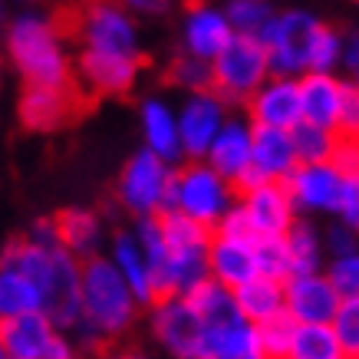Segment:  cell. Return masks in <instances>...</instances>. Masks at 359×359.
I'll return each instance as SVG.
<instances>
[{
  "instance_id": "27",
  "label": "cell",
  "mask_w": 359,
  "mask_h": 359,
  "mask_svg": "<svg viewBox=\"0 0 359 359\" xmlns=\"http://www.w3.org/2000/svg\"><path fill=\"white\" fill-rule=\"evenodd\" d=\"M287 244V261H290V277H306V273H323V238L313 221L297 218L294 228L283 234ZM287 277V280H290Z\"/></svg>"
},
{
  "instance_id": "17",
  "label": "cell",
  "mask_w": 359,
  "mask_h": 359,
  "mask_svg": "<svg viewBox=\"0 0 359 359\" xmlns=\"http://www.w3.org/2000/svg\"><path fill=\"white\" fill-rule=\"evenodd\" d=\"M79 99L69 89H46V86H33L20 93V102H17V116H20V126L30 132H56L60 126L76 116Z\"/></svg>"
},
{
  "instance_id": "34",
  "label": "cell",
  "mask_w": 359,
  "mask_h": 359,
  "mask_svg": "<svg viewBox=\"0 0 359 359\" xmlns=\"http://www.w3.org/2000/svg\"><path fill=\"white\" fill-rule=\"evenodd\" d=\"M330 330H333V337H337L339 356L359 359V297L339 300L337 313L330 320Z\"/></svg>"
},
{
  "instance_id": "43",
  "label": "cell",
  "mask_w": 359,
  "mask_h": 359,
  "mask_svg": "<svg viewBox=\"0 0 359 359\" xmlns=\"http://www.w3.org/2000/svg\"><path fill=\"white\" fill-rule=\"evenodd\" d=\"M339 135H359V89L346 79L343 89V112H339Z\"/></svg>"
},
{
  "instance_id": "11",
  "label": "cell",
  "mask_w": 359,
  "mask_h": 359,
  "mask_svg": "<svg viewBox=\"0 0 359 359\" xmlns=\"http://www.w3.org/2000/svg\"><path fill=\"white\" fill-rule=\"evenodd\" d=\"M290 205H294L297 218L304 215H337L339 205V188H343V175L337 165H297V172L283 182Z\"/></svg>"
},
{
  "instance_id": "40",
  "label": "cell",
  "mask_w": 359,
  "mask_h": 359,
  "mask_svg": "<svg viewBox=\"0 0 359 359\" xmlns=\"http://www.w3.org/2000/svg\"><path fill=\"white\" fill-rule=\"evenodd\" d=\"M323 254H330V261H337V257H349V254H359V238L356 231L343 224V221H333L323 234Z\"/></svg>"
},
{
  "instance_id": "19",
  "label": "cell",
  "mask_w": 359,
  "mask_h": 359,
  "mask_svg": "<svg viewBox=\"0 0 359 359\" xmlns=\"http://www.w3.org/2000/svg\"><path fill=\"white\" fill-rule=\"evenodd\" d=\"M250 135H254V126L248 119L228 116V122L221 126V132L215 135V142H211V149L205 155V165L215 175H221L231 188L250 168Z\"/></svg>"
},
{
  "instance_id": "14",
  "label": "cell",
  "mask_w": 359,
  "mask_h": 359,
  "mask_svg": "<svg viewBox=\"0 0 359 359\" xmlns=\"http://www.w3.org/2000/svg\"><path fill=\"white\" fill-rule=\"evenodd\" d=\"M238 205H241V211H244V218H248V228H250V234H254V241L283 238L297 221L290 195H287V188L277 185V182H267V185L241 195Z\"/></svg>"
},
{
  "instance_id": "36",
  "label": "cell",
  "mask_w": 359,
  "mask_h": 359,
  "mask_svg": "<svg viewBox=\"0 0 359 359\" xmlns=\"http://www.w3.org/2000/svg\"><path fill=\"white\" fill-rule=\"evenodd\" d=\"M254 264H257V277L283 283L290 277V261H287V244L283 238L273 241H254Z\"/></svg>"
},
{
  "instance_id": "50",
  "label": "cell",
  "mask_w": 359,
  "mask_h": 359,
  "mask_svg": "<svg viewBox=\"0 0 359 359\" xmlns=\"http://www.w3.org/2000/svg\"><path fill=\"white\" fill-rule=\"evenodd\" d=\"M353 231H356V238H359V218H356V224H353Z\"/></svg>"
},
{
  "instance_id": "2",
  "label": "cell",
  "mask_w": 359,
  "mask_h": 359,
  "mask_svg": "<svg viewBox=\"0 0 359 359\" xmlns=\"http://www.w3.org/2000/svg\"><path fill=\"white\" fill-rule=\"evenodd\" d=\"M79 323L73 327L79 346L99 349L106 339L122 337L135 323L139 304L129 294V287L122 283L109 257H93L79 271Z\"/></svg>"
},
{
  "instance_id": "41",
  "label": "cell",
  "mask_w": 359,
  "mask_h": 359,
  "mask_svg": "<svg viewBox=\"0 0 359 359\" xmlns=\"http://www.w3.org/2000/svg\"><path fill=\"white\" fill-rule=\"evenodd\" d=\"M211 234H215V238H224V241H244V244H254V234H250L248 218H244V211H241L238 201L224 211V218L218 221V228L211 231Z\"/></svg>"
},
{
  "instance_id": "47",
  "label": "cell",
  "mask_w": 359,
  "mask_h": 359,
  "mask_svg": "<svg viewBox=\"0 0 359 359\" xmlns=\"http://www.w3.org/2000/svg\"><path fill=\"white\" fill-rule=\"evenodd\" d=\"M132 11H145V13H165V11H168V4H155V0H135V4H132Z\"/></svg>"
},
{
  "instance_id": "23",
  "label": "cell",
  "mask_w": 359,
  "mask_h": 359,
  "mask_svg": "<svg viewBox=\"0 0 359 359\" xmlns=\"http://www.w3.org/2000/svg\"><path fill=\"white\" fill-rule=\"evenodd\" d=\"M250 168L261 175L264 182L283 185L297 172V155H294L290 132L254 129V135H250Z\"/></svg>"
},
{
  "instance_id": "4",
  "label": "cell",
  "mask_w": 359,
  "mask_h": 359,
  "mask_svg": "<svg viewBox=\"0 0 359 359\" xmlns=\"http://www.w3.org/2000/svg\"><path fill=\"white\" fill-rule=\"evenodd\" d=\"M323 30V20L310 11H277L271 23L257 33V43L267 50L271 76L300 79L310 69V50L316 33Z\"/></svg>"
},
{
  "instance_id": "28",
  "label": "cell",
  "mask_w": 359,
  "mask_h": 359,
  "mask_svg": "<svg viewBox=\"0 0 359 359\" xmlns=\"http://www.w3.org/2000/svg\"><path fill=\"white\" fill-rule=\"evenodd\" d=\"M234 304H238V313L248 320L250 327H261V323L283 313V283L267 280V277H254L250 283L234 290Z\"/></svg>"
},
{
  "instance_id": "38",
  "label": "cell",
  "mask_w": 359,
  "mask_h": 359,
  "mask_svg": "<svg viewBox=\"0 0 359 359\" xmlns=\"http://www.w3.org/2000/svg\"><path fill=\"white\" fill-rule=\"evenodd\" d=\"M339 60H343V33L323 23V30L316 33V43L310 50V69L306 73H333Z\"/></svg>"
},
{
  "instance_id": "45",
  "label": "cell",
  "mask_w": 359,
  "mask_h": 359,
  "mask_svg": "<svg viewBox=\"0 0 359 359\" xmlns=\"http://www.w3.org/2000/svg\"><path fill=\"white\" fill-rule=\"evenodd\" d=\"M23 241H30L36 248H46V250H56L60 248V231H56V218H36L27 228Z\"/></svg>"
},
{
  "instance_id": "52",
  "label": "cell",
  "mask_w": 359,
  "mask_h": 359,
  "mask_svg": "<svg viewBox=\"0 0 359 359\" xmlns=\"http://www.w3.org/2000/svg\"><path fill=\"white\" fill-rule=\"evenodd\" d=\"M0 359H7V356H4V349H0Z\"/></svg>"
},
{
  "instance_id": "33",
  "label": "cell",
  "mask_w": 359,
  "mask_h": 359,
  "mask_svg": "<svg viewBox=\"0 0 359 359\" xmlns=\"http://www.w3.org/2000/svg\"><path fill=\"white\" fill-rule=\"evenodd\" d=\"M224 17H228L231 30L238 33V36H257V33L271 23L273 11L271 4H264V0H231L228 7H221Z\"/></svg>"
},
{
  "instance_id": "22",
  "label": "cell",
  "mask_w": 359,
  "mask_h": 359,
  "mask_svg": "<svg viewBox=\"0 0 359 359\" xmlns=\"http://www.w3.org/2000/svg\"><path fill=\"white\" fill-rule=\"evenodd\" d=\"M257 277V264H254V244L244 241H224L211 234L208 244V280H215L224 290H238L244 283Z\"/></svg>"
},
{
  "instance_id": "51",
  "label": "cell",
  "mask_w": 359,
  "mask_h": 359,
  "mask_svg": "<svg viewBox=\"0 0 359 359\" xmlns=\"http://www.w3.org/2000/svg\"><path fill=\"white\" fill-rule=\"evenodd\" d=\"M0 23H4V7H0Z\"/></svg>"
},
{
  "instance_id": "18",
  "label": "cell",
  "mask_w": 359,
  "mask_h": 359,
  "mask_svg": "<svg viewBox=\"0 0 359 359\" xmlns=\"http://www.w3.org/2000/svg\"><path fill=\"white\" fill-rule=\"evenodd\" d=\"M297 86H300L304 122L339 135V112H343L346 79H339L337 73H304V76L297 79Z\"/></svg>"
},
{
  "instance_id": "39",
  "label": "cell",
  "mask_w": 359,
  "mask_h": 359,
  "mask_svg": "<svg viewBox=\"0 0 359 359\" xmlns=\"http://www.w3.org/2000/svg\"><path fill=\"white\" fill-rule=\"evenodd\" d=\"M323 277H327L330 287L337 290L339 300H353V297H359V254L330 261L327 271H323Z\"/></svg>"
},
{
  "instance_id": "46",
  "label": "cell",
  "mask_w": 359,
  "mask_h": 359,
  "mask_svg": "<svg viewBox=\"0 0 359 359\" xmlns=\"http://www.w3.org/2000/svg\"><path fill=\"white\" fill-rule=\"evenodd\" d=\"M339 66H346L349 73L359 69V30L343 33V60H339Z\"/></svg>"
},
{
  "instance_id": "35",
  "label": "cell",
  "mask_w": 359,
  "mask_h": 359,
  "mask_svg": "<svg viewBox=\"0 0 359 359\" xmlns=\"http://www.w3.org/2000/svg\"><path fill=\"white\" fill-rule=\"evenodd\" d=\"M257 330V346H261V359H287L290 356V343H294L297 323L287 313L273 316Z\"/></svg>"
},
{
  "instance_id": "42",
  "label": "cell",
  "mask_w": 359,
  "mask_h": 359,
  "mask_svg": "<svg viewBox=\"0 0 359 359\" xmlns=\"http://www.w3.org/2000/svg\"><path fill=\"white\" fill-rule=\"evenodd\" d=\"M359 218V175H343V188H339V205H337V221L343 224H356Z\"/></svg>"
},
{
  "instance_id": "26",
  "label": "cell",
  "mask_w": 359,
  "mask_h": 359,
  "mask_svg": "<svg viewBox=\"0 0 359 359\" xmlns=\"http://www.w3.org/2000/svg\"><path fill=\"white\" fill-rule=\"evenodd\" d=\"M109 264L116 267V273L122 277V283L129 287V294L135 297L139 306H152L155 304V290L152 280H149V267H145V257L139 250V241L132 231H119L112 238L109 248Z\"/></svg>"
},
{
  "instance_id": "44",
  "label": "cell",
  "mask_w": 359,
  "mask_h": 359,
  "mask_svg": "<svg viewBox=\"0 0 359 359\" xmlns=\"http://www.w3.org/2000/svg\"><path fill=\"white\" fill-rule=\"evenodd\" d=\"M333 165H337L339 175H359V139L356 135H339Z\"/></svg>"
},
{
  "instance_id": "53",
  "label": "cell",
  "mask_w": 359,
  "mask_h": 359,
  "mask_svg": "<svg viewBox=\"0 0 359 359\" xmlns=\"http://www.w3.org/2000/svg\"><path fill=\"white\" fill-rule=\"evenodd\" d=\"M73 359H79V356H73Z\"/></svg>"
},
{
  "instance_id": "37",
  "label": "cell",
  "mask_w": 359,
  "mask_h": 359,
  "mask_svg": "<svg viewBox=\"0 0 359 359\" xmlns=\"http://www.w3.org/2000/svg\"><path fill=\"white\" fill-rule=\"evenodd\" d=\"M168 79L178 89H188V96L211 93V63H201L191 56H175L172 66H168Z\"/></svg>"
},
{
  "instance_id": "13",
  "label": "cell",
  "mask_w": 359,
  "mask_h": 359,
  "mask_svg": "<svg viewBox=\"0 0 359 359\" xmlns=\"http://www.w3.org/2000/svg\"><path fill=\"white\" fill-rule=\"evenodd\" d=\"M339 297L323 273H306L283 280V313L297 327H330Z\"/></svg>"
},
{
  "instance_id": "5",
  "label": "cell",
  "mask_w": 359,
  "mask_h": 359,
  "mask_svg": "<svg viewBox=\"0 0 359 359\" xmlns=\"http://www.w3.org/2000/svg\"><path fill=\"white\" fill-rule=\"evenodd\" d=\"M172 182H175L172 165H165L152 152L139 149L119 172L116 201L135 221L162 218L165 211H172Z\"/></svg>"
},
{
  "instance_id": "49",
  "label": "cell",
  "mask_w": 359,
  "mask_h": 359,
  "mask_svg": "<svg viewBox=\"0 0 359 359\" xmlns=\"http://www.w3.org/2000/svg\"><path fill=\"white\" fill-rule=\"evenodd\" d=\"M349 83H353V86L359 89V69H356V73H353V79H349Z\"/></svg>"
},
{
  "instance_id": "48",
  "label": "cell",
  "mask_w": 359,
  "mask_h": 359,
  "mask_svg": "<svg viewBox=\"0 0 359 359\" xmlns=\"http://www.w3.org/2000/svg\"><path fill=\"white\" fill-rule=\"evenodd\" d=\"M102 359H145V356L135 353V349H119V353H106Z\"/></svg>"
},
{
  "instance_id": "6",
  "label": "cell",
  "mask_w": 359,
  "mask_h": 359,
  "mask_svg": "<svg viewBox=\"0 0 359 359\" xmlns=\"http://www.w3.org/2000/svg\"><path fill=\"white\" fill-rule=\"evenodd\" d=\"M271 79L267 50L257 36H231V43L211 63V93L224 106H248V99Z\"/></svg>"
},
{
  "instance_id": "16",
  "label": "cell",
  "mask_w": 359,
  "mask_h": 359,
  "mask_svg": "<svg viewBox=\"0 0 359 359\" xmlns=\"http://www.w3.org/2000/svg\"><path fill=\"white\" fill-rule=\"evenodd\" d=\"M142 73V56H109L79 50L76 76L96 96H126Z\"/></svg>"
},
{
  "instance_id": "29",
  "label": "cell",
  "mask_w": 359,
  "mask_h": 359,
  "mask_svg": "<svg viewBox=\"0 0 359 359\" xmlns=\"http://www.w3.org/2000/svg\"><path fill=\"white\" fill-rule=\"evenodd\" d=\"M27 313H40V290L20 271L0 267V323Z\"/></svg>"
},
{
  "instance_id": "10",
  "label": "cell",
  "mask_w": 359,
  "mask_h": 359,
  "mask_svg": "<svg viewBox=\"0 0 359 359\" xmlns=\"http://www.w3.org/2000/svg\"><path fill=\"white\" fill-rule=\"evenodd\" d=\"M175 116H178L182 162H205L215 135L228 122V106L215 93H195L182 102V109H175Z\"/></svg>"
},
{
  "instance_id": "7",
  "label": "cell",
  "mask_w": 359,
  "mask_h": 359,
  "mask_svg": "<svg viewBox=\"0 0 359 359\" xmlns=\"http://www.w3.org/2000/svg\"><path fill=\"white\" fill-rule=\"evenodd\" d=\"M234 188L215 175L205 162H185L175 168L172 182V211L185 215L188 221L201 224L205 231H215L224 211L234 205Z\"/></svg>"
},
{
  "instance_id": "3",
  "label": "cell",
  "mask_w": 359,
  "mask_h": 359,
  "mask_svg": "<svg viewBox=\"0 0 359 359\" xmlns=\"http://www.w3.org/2000/svg\"><path fill=\"white\" fill-rule=\"evenodd\" d=\"M7 56L20 73L27 89H69L73 86V63L63 46L60 27L36 11L17 13L7 27Z\"/></svg>"
},
{
  "instance_id": "8",
  "label": "cell",
  "mask_w": 359,
  "mask_h": 359,
  "mask_svg": "<svg viewBox=\"0 0 359 359\" xmlns=\"http://www.w3.org/2000/svg\"><path fill=\"white\" fill-rule=\"evenodd\" d=\"M79 43L83 50L109 56H142L139 30L129 11L116 4H93L79 17Z\"/></svg>"
},
{
  "instance_id": "15",
  "label": "cell",
  "mask_w": 359,
  "mask_h": 359,
  "mask_svg": "<svg viewBox=\"0 0 359 359\" xmlns=\"http://www.w3.org/2000/svg\"><path fill=\"white\" fill-rule=\"evenodd\" d=\"M231 36H234V30H231L221 7L195 4L185 11V20H182V56L215 63V56L231 43Z\"/></svg>"
},
{
  "instance_id": "31",
  "label": "cell",
  "mask_w": 359,
  "mask_h": 359,
  "mask_svg": "<svg viewBox=\"0 0 359 359\" xmlns=\"http://www.w3.org/2000/svg\"><path fill=\"white\" fill-rule=\"evenodd\" d=\"M185 300L191 304V310L201 316V323H205V327H218V323H224V320L241 316L238 313V304H234V294H231V290H224V287H218L215 280L198 283Z\"/></svg>"
},
{
  "instance_id": "24",
  "label": "cell",
  "mask_w": 359,
  "mask_h": 359,
  "mask_svg": "<svg viewBox=\"0 0 359 359\" xmlns=\"http://www.w3.org/2000/svg\"><path fill=\"white\" fill-rule=\"evenodd\" d=\"M56 231H60V248L76 257L79 264L99 257L102 248V221L89 208H63L56 215Z\"/></svg>"
},
{
  "instance_id": "12",
  "label": "cell",
  "mask_w": 359,
  "mask_h": 359,
  "mask_svg": "<svg viewBox=\"0 0 359 359\" xmlns=\"http://www.w3.org/2000/svg\"><path fill=\"white\" fill-rule=\"evenodd\" d=\"M248 122L254 129H277V132H290L304 122L300 112V86L297 79H283L271 76L254 96L248 99Z\"/></svg>"
},
{
  "instance_id": "25",
  "label": "cell",
  "mask_w": 359,
  "mask_h": 359,
  "mask_svg": "<svg viewBox=\"0 0 359 359\" xmlns=\"http://www.w3.org/2000/svg\"><path fill=\"white\" fill-rule=\"evenodd\" d=\"M198 359H261L257 330L250 327L244 316L224 320L218 327H205Z\"/></svg>"
},
{
  "instance_id": "30",
  "label": "cell",
  "mask_w": 359,
  "mask_h": 359,
  "mask_svg": "<svg viewBox=\"0 0 359 359\" xmlns=\"http://www.w3.org/2000/svg\"><path fill=\"white\" fill-rule=\"evenodd\" d=\"M290 142H294L297 165H330L337 155L339 135L310 122H300L297 129H290Z\"/></svg>"
},
{
  "instance_id": "21",
  "label": "cell",
  "mask_w": 359,
  "mask_h": 359,
  "mask_svg": "<svg viewBox=\"0 0 359 359\" xmlns=\"http://www.w3.org/2000/svg\"><path fill=\"white\" fill-rule=\"evenodd\" d=\"M142 119V139H145V152H152L155 158H162L165 165L182 162V139H178V116L165 102L162 96H149L139 106Z\"/></svg>"
},
{
  "instance_id": "9",
  "label": "cell",
  "mask_w": 359,
  "mask_h": 359,
  "mask_svg": "<svg viewBox=\"0 0 359 359\" xmlns=\"http://www.w3.org/2000/svg\"><path fill=\"white\" fill-rule=\"evenodd\" d=\"M149 327L165 353H172L175 359H198L201 339H205V323L185 297L155 300L152 313H149Z\"/></svg>"
},
{
  "instance_id": "1",
  "label": "cell",
  "mask_w": 359,
  "mask_h": 359,
  "mask_svg": "<svg viewBox=\"0 0 359 359\" xmlns=\"http://www.w3.org/2000/svg\"><path fill=\"white\" fill-rule=\"evenodd\" d=\"M0 267L20 271L40 290V313L60 333L79 323V313H83V306H79V271H83V264L76 257H69L63 248L46 250L23 238H13L0 250Z\"/></svg>"
},
{
  "instance_id": "54",
  "label": "cell",
  "mask_w": 359,
  "mask_h": 359,
  "mask_svg": "<svg viewBox=\"0 0 359 359\" xmlns=\"http://www.w3.org/2000/svg\"><path fill=\"white\" fill-rule=\"evenodd\" d=\"M356 139H359V135H356Z\"/></svg>"
},
{
  "instance_id": "32",
  "label": "cell",
  "mask_w": 359,
  "mask_h": 359,
  "mask_svg": "<svg viewBox=\"0 0 359 359\" xmlns=\"http://www.w3.org/2000/svg\"><path fill=\"white\" fill-rule=\"evenodd\" d=\"M287 359H343L330 327H297Z\"/></svg>"
},
{
  "instance_id": "20",
  "label": "cell",
  "mask_w": 359,
  "mask_h": 359,
  "mask_svg": "<svg viewBox=\"0 0 359 359\" xmlns=\"http://www.w3.org/2000/svg\"><path fill=\"white\" fill-rule=\"evenodd\" d=\"M60 330L43 313H27L0 323V349L7 359H46Z\"/></svg>"
}]
</instances>
